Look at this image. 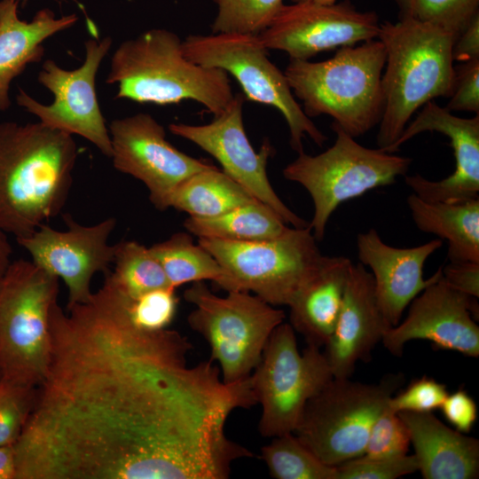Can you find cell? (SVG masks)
Instances as JSON below:
<instances>
[{"mask_svg": "<svg viewBox=\"0 0 479 479\" xmlns=\"http://www.w3.org/2000/svg\"><path fill=\"white\" fill-rule=\"evenodd\" d=\"M106 276L85 302H56L51 357L14 444L16 479H226L253 453L225 434L257 404L251 375L227 384L213 361L190 365L176 330L137 326Z\"/></svg>", "mask_w": 479, "mask_h": 479, "instance_id": "obj_1", "label": "cell"}, {"mask_svg": "<svg viewBox=\"0 0 479 479\" xmlns=\"http://www.w3.org/2000/svg\"><path fill=\"white\" fill-rule=\"evenodd\" d=\"M78 149L73 136L43 123H0V228L16 240L63 208Z\"/></svg>", "mask_w": 479, "mask_h": 479, "instance_id": "obj_2", "label": "cell"}, {"mask_svg": "<svg viewBox=\"0 0 479 479\" xmlns=\"http://www.w3.org/2000/svg\"><path fill=\"white\" fill-rule=\"evenodd\" d=\"M386 63L381 85L384 110L376 143L382 150L401 136L412 114L454 89L452 47L455 37L434 25L409 18L380 24L377 37Z\"/></svg>", "mask_w": 479, "mask_h": 479, "instance_id": "obj_3", "label": "cell"}, {"mask_svg": "<svg viewBox=\"0 0 479 479\" xmlns=\"http://www.w3.org/2000/svg\"><path fill=\"white\" fill-rule=\"evenodd\" d=\"M106 82L118 84L116 98L155 105L193 100L214 116L234 97L226 72L190 60L183 40L164 28L123 41L112 56Z\"/></svg>", "mask_w": 479, "mask_h": 479, "instance_id": "obj_4", "label": "cell"}, {"mask_svg": "<svg viewBox=\"0 0 479 479\" xmlns=\"http://www.w3.org/2000/svg\"><path fill=\"white\" fill-rule=\"evenodd\" d=\"M386 51L377 38L341 47L324 61L290 59L284 72L308 117L329 115L353 137L380 123Z\"/></svg>", "mask_w": 479, "mask_h": 479, "instance_id": "obj_5", "label": "cell"}, {"mask_svg": "<svg viewBox=\"0 0 479 479\" xmlns=\"http://www.w3.org/2000/svg\"><path fill=\"white\" fill-rule=\"evenodd\" d=\"M59 278L32 261H12L0 278V372L37 387L51 357L50 316Z\"/></svg>", "mask_w": 479, "mask_h": 479, "instance_id": "obj_6", "label": "cell"}, {"mask_svg": "<svg viewBox=\"0 0 479 479\" xmlns=\"http://www.w3.org/2000/svg\"><path fill=\"white\" fill-rule=\"evenodd\" d=\"M332 129L336 134L332 146L318 155L303 151L282 171L311 197L314 214L309 226L317 241L323 240L330 216L342 202L394 184L412 163L409 157L360 145L334 122Z\"/></svg>", "mask_w": 479, "mask_h": 479, "instance_id": "obj_7", "label": "cell"}, {"mask_svg": "<svg viewBox=\"0 0 479 479\" xmlns=\"http://www.w3.org/2000/svg\"><path fill=\"white\" fill-rule=\"evenodd\" d=\"M184 298L194 306L187 317L190 327L208 343L210 360L219 363L227 384L249 377L261 361L274 329L285 312L246 291L215 294L204 281L192 283Z\"/></svg>", "mask_w": 479, "mask_h": 479, "instance_id": "obj_8", "label": "cell"}, {"mask_svg": "<svg viewBox=\"0 0 479 479\" xmlns=\"http://www.w3.org/2000/svg\"><path fill=\"white\" fill-rule=\"evenodd\" d=\"M404 381L402 373L374 384L333 377L307 402L294 433L326 465L359 457L373 422Z\"/></svg>", "mask_w": 479, "mask_h": 479, "instance_id": "obj_9", "label": "cell"}, {"mask_svg": "<svg viewBox=\"0 0 479 479\" xmlns=\"http://www.w3.org/2000/svg\"><path fill=\"white\" fill-rule=\"evenodd\" d=\"M228 276L224 290L253 293L273 306H288L319 268L321 254L310 226L253 242L198 238Z\"/></svg>", "mask_w": 479, "mask_h": 479, "instance_id": "obj_10", "label": "cell"}, {"mask_svg": "<svg viewBox=\"0 0 479 479\" xmlns=\"http://www.w3.org/2000/svg\"><path fill=\"white\" fill-rule=\"evenodd\" d=\"M183 50L192 62L232 75L246 99L279 110L289 130L290 146L297 153L303 152L305 137L319 146L327 140L296 101L285 74L268 58L258 35H190L183 40Z\"/></svg>", "mask_w": 479, "mask_h": 479, "instance_id": "obj_11", "label": "cell"}, {"mask_svg": "<svg viewBox=\"0 0 479 479\" xmlns=\"http://www.w3.org/2000/svg\"><path fill=\"white\" fill-rule=\"evenodd\" d=\"M333 377L320 348L307 345L300 352L292 326L279 325L251 373L252 388L262 406L261 436L294 433L307 402Z\"/></svg>", "mask_w": 479, "mask_h": 479, "instance_id": "obj_12", "label": "cell"}, {"mask_svg": "<svg viewBox=\"0 0 479 479\" xmlns=\"http://www.w3.org/2000/svg\"><path fill=\"white\" fill-rule=\"evenodd\" d=\"M112 46V39L90 38L85 42V59L74 70L60 67L47 59L38 74V82L53 95V102L43 105L23 90L16 100L19 106L38 117L51 129L78 135L110 157L111 139L96 92V76L103 59Z\"/></svg>", "mask_w": 479, "mask_h": 479, "instance_id": "obj_13", "label": "cell"}, {"mask_svg": "<svg viewBox=\"0 0 479 479\" xmlns=\"http://www.w3.org/2000/svg\"><path fill=\"white\" fill-rule=\"evenodd\" d=\"M244 95H234L225 110L214 116L211 122L202 125L171 123L169 131L185 138L213 156L222 170L240 185L254 198L272 208L287 224L295 228L309 226V223L293 212L279 197L267 174L269 159L274 149L264 140L255 152L246 134L243 124Z\"/></svg>", "mask_w": 479, "mask_h": 479, "instance_id": "obj_14", "label": "cell"}, {"mask_svg": "<svg viewBox=\"0 0 479 479\" xmlns=\"http://www.w3.org/2000/svg\"><path fill=\"white\" fill-rule=\"evenodd\" d=\"M379 30L375 12H360L348 0L329 4L298 2L283 4L258 37L267 50L308 60L324 51L376 39Z\"/></svg>", "mask_w": 479, "mask_h": 479, "instance_id": "obj_15", "label": "cell"}, {"mask_svg": "<svg viewBox=\"0 0 479 479\" xmlns=\"http://www.w3.org/2000/svg\"><path fill=\"white\" fill-rule=\"evenodd\" d=\"M108 130L114 167L141 181L161 211L168 208L169 195L184 180L213 166L171 145L164 127L149 114L115 119Z\"/></svg>", "mask_w": 479, "mask_h": 479, "instance_id": "obj_16", "label": "cell"}, {"mask_svg": "<svg viewBox=\"0 0 479 479\" xmlns=\"http://www.w3.org/2000/svg\"><path fill=\"white\" fill-rule=\"evenodd\" d=\"M63 217L65 231L43 224L30 235L17 239V242L29 253L34 263L63 280L68 291V307L89 301L93 294V276L110 271L115 245H110L108 238L116 220L108 217L83 225L68 214Z\"/></svg>", "mask_w": 479, "mask_h": 479, "instance_id": "obj_17", "label": "cell"}, {"mask_svg": "<svg viewBox=\"0 0 479 479\" xmlns=\"http://www.w3.org/2000/svg\"><path fill=\"white\" fill-rule=\"evenodd\" d=\"M409 305L404 321L388 329L381 339L393 356L401 357L404 345L413 340L428 341L436 349L479 356L477 298L453 289L441 277Z\"/></svg>", "mask_w": 479, "mask_h": 479, "instance_id": "obj_18", "label": "cell"}, {"mask_svg": "<svg viewBox=\"0 0 479 479\" xmlns=\"http://www.w3.org/2000/svg\"><path fill=\"white\" fill-rule=\"evenodd\" d=\"M424 131H436L450 138L455 169L439 181L419 174L405 175L404 183L412 193L430 202H461L479 198V114L458 117L435 100L428 101L400 137L383 151L395 153L402 145Z\"/></svg>", "mask_w": 479, "mask_h": 479, "instance_id": "obj_19", "label": "cell"}, {"mask_svg": "<svg viewBox=\"0 0 479 479\" xmlns=\"http://www.w3.org/2000/svg\"><path fill=\"white\" fill-rule=\"evenodd\" d=\"M357 255L372 271L378 306L391 326L400 322L405 308L428 286L442 277V266L428 279L423 278L428 258L443 246L440 239L412 247L385 243L375 229L357 237Z\"/></svg>", "mask_w": 479, "mask_h": 479, "instance_id": "obj_20", "label": "cell"}, {"mask_svg": "<svg viewBox=\"0 0 479 479\" xmlns=\"http://www.w3.org/2000/svg\"><path fill=\"white\" fill-rule=\"evenodd\" d=\"M390 327L378 306L372 273L352 263L334 329L324 346L333 376L350 378L358 361H370Z\"/></svg>", "mask_w": 479, "mask_h": 479, "instance_id": "obj_21", "label": "cell"}, {"mask_svg": "<svg viewBox=\"0 0 479 479\" xmlns=\"http://www.w3.org/2000/svg\"><path fill=\"white\" fill-rule=\"evenodd\" d=\"M406 424L424 479H475L479 440L452 429L433 412H397Z\"/></svg>", "mask_w": 479, "mask_h": 479, "instance_id": "obj_22", "label": "cell"}, {"mask_svg": "<svg viewBox=\"0 0 479 479\" xmlns=\"http://www.w3.org/2000/svg\"><path fill=\"white\" fill-rule=\"evenodd\" d=\"M17 7L18 0L0 1V111L11 106L12 81L29 64L42 59L43 43L77 20L75 14L57 18L50 9H43L31 21H24L19 18Z\"/></svg>", "mask_w": 479, "mask_h": 479, "instance_id": "obj_23", "label": "cell"}, {"mask_svg": "<svg viewBox=\"0 0 479 479\" xmlns=\"http://www.w3.org/2000/svg\"><path fill=\"white\" fill-rule=\"evenodd\" d=\"M351 264L345 256L324 255L318 271L288 305L289 324L307 345L321 348L330 338L342 308Z\"/></svg>", "mask_w": 479, "mask_h": 479, "instance_id": "obj_24", "label": "cell"}, {"mask_svg": "<svg viewBox=\"0 0 479 479\" xmlns=\"http://www.w3.org/2000/svg\"><path fill=\"white\" fill-rule=\"evenodd\" d=\"M416 227L448 243L451 263H479V198L461 202H430L407 197Z\"/></svg>", "mask_w": 479, "mask_h": 479, "instance_id": "obj_25", "label": "cell"}, {"mask_svg": "<svg viewBox=\"0 0 479 479\" xmlns=\"http://www.w3.org/2000/svg\"><path fill=\"white\" fill-rule=\"evenodd\" d=\"M254 200L240 185L213 165L184 180L169 195L167 208L190 217L211 218Z\"/></svg>", "mask_w": 479, "mask_h": 479, "instance_id": "obj_26", "label": "cell"}, {"mask_svg": "<svg viewBox=\"0 0 479 479\" xmlns=\"http://www.w3.org/2000/svg\"><path fill=\"white\" fill-rule=\"evenodd\" d=\"M184 227L198 238L253 242L277 238L289 226L272 208L256 200L215 217L189 216Z\"/></svg>", "mask_w": 479, "mask_h": 479, "instance_id": "obj_27", "label": "cell"}, {"mask_svg": "<svg viewBox=\"0 0 479 479\" xmlns=\"http://www.w3.org/2000/svg\"><path fill=\"white\" fill-rule=\"evenodd\" d=\"M150 250L172 287L177 289L186 283L212 280L224 290L227 273L211 253L193 242L190 233L176 232L151 246Z\"/></svg>", "mask_w": 479, "mask_h": 479, "instance_id": "obj_28", "label": "cell"}, {"mask_svg": "<svg viewBox=\"0 0 479 479\" xmlns=\"http://www.w3.org/2000/svg\"><path fill=\"white\" fill-rule=\"evenodd\" d=\"M113 264L114 271L106 276L129 300L154 289L171 287L150 247L135 240L115 244Z\"/></svg>", "mask_w": 479, "mask_h": 479, "instance_id": "obj_29", "label": "cell"}, {"mask_svg": "<svg viewBox=\"0 0 479 479\" xmlns=\"http://www.w3.org/2000/svg\"><path fill=\"white\" fill-rule=\"evenodd\" d=\"M261 449V459L275 479H338L337 467L322 462L294 435L272 437Z\"/></svg>", "mask_w": 479, "mask_h": 479, "instance_id": "obj_30", "label": "cell"}, {"mask_svg": "<svg viewBox=\"0 0 479 479\" xmlns=\"http://www.w3.org/2000/svg\"><path fill=\"white\" fill-rule=\"evenodd\" d=\"M216 14L212 34L258 35L282 7L283 0H212Z\"/></svg>", "mask_w": 479, "mask_h": 479, "instance_id": "obj_31", "label": "cell"}, {"mask_svg": "<svg viewBox=\"0 0 479 479\" xmlns=\"http://www.w3.org/2000/svg\"><path fill=\"white\" fill-rule=\"evenodd\" d=\"M400 18L428 23L452 34L455 40L479 13V0H395Z\"/></svg>", "mask_w": 479, "mask_h": 479, "instance_id": "obj_32", "label": "cell"}, {"mask_svg": "<svg viewBox=\"0 0 479 479\" xmlns=\"http://www.w3.org/2000/svg\"><path fill=\"white\" fill-rule=\"evenodd\" d=\"M36 389L0 378V446L17 442L34 407Z\"/></svg>", "mask_w": 479, "mask_h": 479, "instance_id": "obj_33", "label": "cell"}, {"mask_svg": "<svg viewBox=\"0 0 479 479\" xmlns=\"http://www.w3.org/2000/svg\"><path fill=\"white\" fill-rule=\"evenodd\" d=\"M178 298L176 288L168 287L154 289L129 300L128 311L132 322L150 331L168 327L177 313Z\"/></svg>", "mask_w": 479, "mask_h": 479, "instance_id": "obj_34", "label": "cell"}, {"mask_svg": "<svg viewBox=\"0 0 479 479\" xmlns=\"http://www.w3.org/2000/svg\"><path fill=\"white\" fill-rule=\"evenodd\" d=\"M411 444L408 428L388 405L373 422L363 455L372 458L407 454Z\"/></svg>", "mask_w": 479, "mask_h": 479, "instance_id": "obj_35", "label": "cell"}, {"mask_svg": "<svg viewBox=\"0 0 479 479\" xmlns=\"http://www.w3.org/2000/svg\"><path fill=\"white\" fill-rule=\"evenodd\" d=\"M338 479H397L418 471L415 456L372 458L365 455L338 466Z\"/></svg>", "mask_w": 479, "mask_h": 479, "instance_id": "obj_36", "label": "cell"}, {"mask_svg": "<svg viewBox=\"0 0 479 479\" xmlns=\"http://www.w3.org/2000/svg\"><path fill=\"white\" fill-rule=\"evenodd\" d=\"M448 394L446 385L424 375L393 395L388 407L395 412H432L440 408Z\"/></svg>", "mask_w": 479, "mask_h": 479, "instance_id": "obj_37", "label": "cell"}, {"mask_svg": "<svg viewBox=\"0 0 479 479\" xmlns=\"http://www.w3.org/2000/svg\"><path fill=\"white\" fill-rule=\"evenodd\" d=\"M454 71V89L445 107L479 114V59L462 62Z\"/></svg>", "mask_w": 479, "mask_h": 479, "instance_id": "obj_38", "label": "cell"}, {"mask_svg": "<svg viewBox=\"0 0 479 479\" xmlns=\"http://www.w3.org/2000/svg\"><path fill=\"white\" fill-rule=\"evenodd\" d=\"M439 409L445 420L463 434L469 433L477 420V405L464 389L448 394Z\"/></svg>", "mask_w": 479, "mask_h": 479, "instance_id": "obj_39", "label": "cell"}, {"mask_svg": "<svg viewBox=\"0 0 479 479\" xmlns=\"http://www.w3.org/2000/svg\"><path fill=\"white\" fill-rule=\"evenodd\" d=\"M442 278L453 289L471 297H479V263L449 262L442 266Z\"/></svg>", "mask_w": 479, "mask_h": 479, "instance_id": "obj_40", "label": "cell"}, {"mask_svg": "<svg viewBox=\"0 0 479 479\" xmlns=\"http://www.w3.org/2000/svg\"><path fill=\"white\" fill-rule=\"evenodd\" d=\"M452 58L461 63L479 59V13L454 41Z\"/></svg>", "mask_w": 479, "mask_h": 479, "instance_id": "obj_41", "label": "cell"}, {"mask_svg": "<svg viewBox=\"0 0 479 479\" xmlns=\"http://www.w3.org/2000/svg\"><path fill=\"white\" fill-rule=\"evenodd\" d=\"M16 478L14 444L0 446V479Z\"/></svg>", "mask_w": 479, "mask_h": 479, "instance_id": "obj_42", "label": "cell"}, {"mask_svg": "<svg viewBox=\"0 0 479 479\" xmlns=\"http://www.w3.org/2000/svg\"><path fill=\"white\" fill-rule=\"evenodd\" d=\"M12 248L7 239V233L0 228V278L4 274L11 261Z\"/></svg>", "mask_w": 479, "mask_h": 479, "instance_id": "obj_43", "label": "cell"}, {"mask_svg": "<svg viewBox=\"0 0 479 479\" xmlns=\"http://www.w3.org/2000/svg\"><path fill=\"white\" fill-rule=\"evenodd\" d=\"M291 1L292 3L312 2V3L325 4H334L336 2V0H291Z\"/></svg>", "mask_w": 479, "mask_h": 479, "instance_id": "obj_44", "label": "cell"}, {"mask_svg": "<svg viewBox=\"0 0 479 479\" xmlns=\"http://www.w3.org/2000/svg\"><path fill=\"white\" fill-rule=\"evenodd\" d=\"M2 377L1 372H0V378Z\"/></svg>", "mask_w": 479, "mask_h": 479, "instance_id": "obj_45", "label": "cell"}]
</instances>
